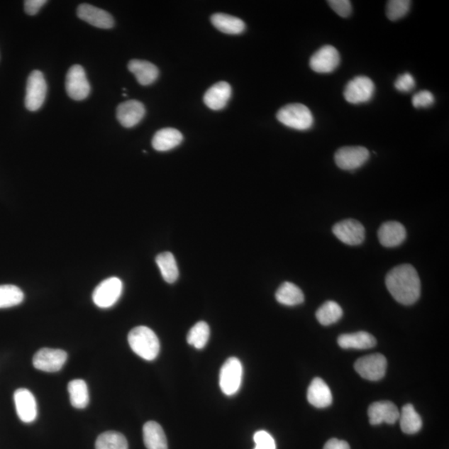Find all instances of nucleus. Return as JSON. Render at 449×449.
Wrapping results in <instances>:
<instances>
[{"mask_svg":"<svg viewBox=\"0 0 449 449\" xmlns=\"http://www.w3.org/2000/svg\"><path fill=\"white\" fill-rule=\"evenodd\" d=\"M23 299L24 294L21 288L13 284L0 286V309L21 305Z\"/></svg>","mask_w":449,"mask_h":449,"instance_id":"32","label":"nucleus"},{"mask_svg":"<svg viewBox=\"0 0 449 449\" xmlns=\"http://www.w3.org/2000/svg\"><path fill=\"white\" fill-rule=\"evenodd\" d=\"M254 442L255 443L254 449H277L275 439L267 431H260L255 433Z\"/></svg>","mask_w":449,"mask_h":449,"instance_id":"35","label":"nucleus"},{"mask_svg":"<svg viewBox=\"0 0 449 449\" xmlns=\"http://www.w3.org/2000/svg\"><path fill=\"white\" fill-rule=\"evenodd\" d=\"M399 419L402 431L406 434L417 433L423 426L422 418L412 404L404 405Z\"/></svg>","mask_w":449,"mask_h":449,"instance_id":"27","label":"nucleus"},{"mask_svg":"<svg viewBox=\"0 0 449 449\" xmlns=\"http://www.w3.org/2000/svg\"><path fill=\"white\" fill-rule=\"evenodd\" d=\"M96 449H128L126 438L122 433L108 431L100 434L95 443Z\"/></svg>","mask_w":449,"mask_h":449,"instance_id":"31","label":"nucleus"},{"mask_svg":"<svg viewBox=\"0 0 449 449\" xmlns=\"http://www.w3.org/2000/svg\"><path fill=\"white\" fill-rule=\"evenodd\" d=\"M210 338V327L209 323L200 321L196 323L188 333L187 340L188 344L194 346L196 349L201 350L206 345Z\"/></svg>","mask_w":449,"mask_h":449,"instance_id":"33","label":"nucleus"},{"mask_svg":"<svg viewBox=\"0 0 449 449\" xmlns=\"http://www.w3.org/2000/svg\"><path fill=\"white\" fill-rule=\"evenodd\" d=\"M67 359V355L64 350L43 348L33 356V365L38 370L55 373L64 367Z\"/></svg>","mask_w":449,"mask_h":449,"instance_id":"11","label":"nucleus"},{"mask_svg":"<svg viewBox=\"0 0 449 449\" xmlns=\"http://www.w3.org/2000/svg\"><path fill=\"white\" fill-rule=\"evenodd\" d=\"M77 13H78V16L82 21L96 28L109 30L114 26V19L109 13L104 11V9L91 6V4H80Z\"/></svg>","mask_w":449,"mask_h":449,"instance_id":"15","label":"nucleus"},{"mask_svg":"<svg viewBox=\"0 0 449 449\" xmlns=\"http://www.w3.org/2000/svg\"><path fill=\"white\" fill-rule=\"evenodd\" d=\"M317 321L322 326H331L339 321L343 316V310L339 304L335 301H329L323 303V305L318 309L316 314Z\"/></svg>","mask_w":449,"mask_h":449,"instance_id":"30","label":"nucleus"},{"mask_svg":"<svg viewBox=\"0 0 449 449\" xmlns=\"http://www.w3.org/2000/svg\"><path fill=\"white\" fill-rule=\"evenodd\" d=\"M183 140L182 134L172 128L159 130L153 138L152 144L158 152H167L179 146Z\"/></svg>","mask_w":449,"mask_h":449,"instance_id":"22","label":"nucleus"},{"mask_svg":"<svg viewBox=\"0 0 449 449\" xmlns=\"http://www.w3.org/2000/svg\"><path fill=\"white\" fill-rule=\"evenodd\" d=\"M394 87L396 89L402 92V93H409L415 87L414 77L409 72H405V74L398 77V79L395 81Z\"/></svg>","mask_w":449,"mask_h":449,"instance_id":"38","label":"nucleus"},{"mask_svg":"<svg viewBox=\"0 0 449 449\" xmlns=\"http://www.w3.org/2000/svg\"><path fill=\"white\" fill-rule=\"evenodd\" d=\"M123 284L118 277L104 279L96 287L93 293L95 305L101 309L112 307L122 296Z\"/></svg>","mask_w":449,"mask_h":449,"instance_id":"5","label":"nucleus"},{"mask_svg":"<svg viewBox=\"0 0 449 449\" xmlns=\"http://www.w3.org/2000/svg\"><path fill=\"white\" fill-rule=\"evenodd\" d=\"M128 340L134 353L145 360H155L160 352L157 335L147 326L134 328L129 332Z\"/></svg>","mask_w":449,"mask_h":449,"instance_id":"2","label":"nucleus"},{"mask_svg":"<svg viewBox=\"0 0 449 449\" xmlns=\"http://www.w3.org/2000/svg\"><path fill=\"white\" fill-rule=\"evenodd\" d=\"M333 233L341 243L349 245H360L365 238L364 226L353 219L338 222L333 228Z\"/></svg>","mask_w":449,"mask_h":449,"instance_id":"13","label":"nucleus"},{"mask_svg":"<svg viewBox=\"0 0 449 449\" xmlns=\"http://www.w3.org/2000/svg\"><path fill=\"white\" fill-rule=\"evenodd\" d=\"M406 230L398 221L385 222L378 231L379 240L385 248H392L401 245L406 239Z\"/></svg>","mask_w":449,"mask_h":449,"instance_id":"18","label":"nucleus"},{"mask_svg":"<svg viewBox=\"0 0 449 449\" xmlns=\"http://www.w3.org/2000/svg\"><path fill=\"white\" fill-rule=\"evenodd\" d=\"M340 62V56L336 48L326 45L311 56L310 66L318 74H331L339 67Z\"/></svg>","mask_w":449,"mask_h":449,"instance_id":"12","label":"nucleus"},{"mask_svg":"<svg viewBox=\"0 0 449 449\" xmlns=\"http://www.w3.org/2000/svg\"><path fill=\"white\" fill-rule=\"evenodd\" d=\"M276 299L282 305L294 306L301 305L305 301V296L296 284L284 282L277 289Z\"/></svg>","mask_w":449,"mask_h":449,"instance_id":"26","label":"nucleus"},{"mask_svg":"<svg viewBox=\"0 0 449 449\" xmlns=\"http://www.w3.org/2000/svg\"><path fill=\"white\" fill-rule=\"evenodd\" d=\"M47 2L46 0H26L24 1V11L28 16H35Z\"/></svg>","mask_w":449,"mask_h":449,"instance_id":"39","label":"nucleus"},{"mask_svg":"<svg viewBox=\"0 0 449 449\" xmlns=\"http://www.w3.org/2000/svg\"><path fill=\"white\" fill-rule=\"evenodd\" d=\"M355 370L362 378L378 381L384 377L387 360L381 354L364 356L355 362Z\"/></svg>","mask_w":449,"mask_h":449,"instance_id":"8","label":"nucleus"},{"mask_svg":"<svg viewBox=\"0 0 449 449\" xmlns=\"http://www.w3.org/2000/svg\"><path fill=\"white\" fill-rule=\"evenodd\" d=\"M143 441L148 449H167V440L160 424L149 421L143 426Z\"/></svg>","mask_w":449,"mask_h":449,"instance_id":"24","label":"nucleus"},{"mask_svg":"<svg viewBox=\"0 0 449 449\" xmlns=\"http://www.w3.org/2000/svg\"><path fill=\"white\" fill-rule=\"evenodd\" d=\"M146 110L137 100H129L121 104L117 109V118L124 128L136 126L144 118Z\"/></svg>","mask_w":449,"mask_h":449,"instance_id":"17","label":"nucleus"},{"mask_svg":"<svg viewBox=\"0 0 449 449\" xmlns=\"http://www.w3.org/2000/svg\"><path fill=\"white\" fill-rule=\"evenodd\" d=\"M243 367L240 361L231 357L222 365L220 371V388L226 395L233 396L238 392L243 381Z\"/></svg>","mask_w":449,"mask_h":449,"instance_id":"4","label":"nucleus"},{"mask_svg":"<svg viewBox=\"0 0 449 449\" xmlns=\"http://www.w3.org/2000/svg\"><path fill=\"white\" fill-rule=\"evenodd\" d=\"M323 449H350L349 443L337 438H331L326 443Z\"/></svg>","mask_w":449,"mask_h":449,"instance_id":"40","label":"nucleus"},{"mask_svg":"<svg viewBox=\"0 0 449 449\" xmlns=\"http://www.w3.org/2000/svg\"><path fill=\"white\" fill-rule=\"evenodd\" d=\"M412 104L414 108L424 109L429 108L434 104V96L428 90H423L414 94L412 99Z\"/></svg>","mask_w":449,"mask_h":449,"instance_id":"36","label":"nucleus"},{"mask_svg":"<svg viewBox=\"0 0 449 449\" xmlns=\"http://www.w3.org/2000/svg\"><path fill=\"white\" fill-rule=\"evenodd\" d=\"M411 2L409 0H390L386 14L391 21H397L409 13Z\"/></svg>","mask_w":449,"mask_h":449,"instance_id":"34","label":"nucleus"},{"mask_svg":"<svg viewBox=\"0 0 449 449\" xmlns=\"http://www.w3.org/2000/svg\"><path fill=\"white\" fill-rule=\"evenodd\" d=\"M66 91L72 99L82 101L88 98L90 84L87 79L84 67L74 65L70 67L66 77Z\"/></svg>","mask_w":449,"mask_h":449,"instance_id":"9","label":"nucleus"},{"mask_svg":"<svg viewBox=\"0 0 449 449\" xmlns=\"http://www.w3.org/2000/svg\"><path fill=\"white\" fill-rule=\"evenodd\" d=\"M277 118L284 126L299 131H306L314 124L311 111L301 104H291L278 111Z\"/></svg>","mask_w":449,"mask_h":449,"instance_id":"3","label":"nucleus"},{"mask_svg":"<svg viewBox=\"0 0 449 449\" xmlns=\"http://www.w3.org/2000/svg\"><path fill=\"white\" fill-rule=\"evenodd\" d=\"M338 344L343 349L367 350L376 345L375 338L365 331L344 334L338 338Z\"/></svg>","mask_w":449,"mask_h":449,"instance_id":"23","label":"nucleus"},{"mask_svg":"<svg viewBox=\"0 0 449 449\" xmlns=\"http://www.w3.org/2000/svg\"><path fill=\"white\" fill-rule=\"evenodd\" d=\"M128 67L129 71L136 77L138 83L141 85L152 84L158 78L159 70L152 62L133 60L129 62Z\"/></svg>","mask_w":449,"mask_h":449,"instance_id":"21","label":"nucleus"},{"mask_svg":"<svg viewBox=\"0 0 449 449\" xmlns=\"http://www.w3.org/2000/svg\"><path fill=\"white\" fill-rule=\"evenodd\" d=\"M211 21L217 30L226 35H240L245 28V24L240 18L229 14L215 13Z\"/></svg>","mask_w":449,"mask_h":449,"instance_id":"25","label":"nucleus"},{"mask_svg":"<svg viewBox=\"0 0 449 449\" xmlns=\"http://www.w3.org/2000/svg\"><path fill=\"white\" fill-rule=\"evenodd\" d=\"M368 415L372 426H379L383 423L394 424L399 420V411L392 402L380 401L370 405Z\"/></svg>","mask_w":449,"mask_h":449,"instance_id":"16","label":"nucleus"},{"mask_svg":"<svg viewBox=\"0 0 449 449\" xmlns=\"http://www.w3.org/2000/svg\"><path fill=\"white\" fill-rule=\"evenodd\" d=\"M231 87L226 82H219L206 92L204 103L211 110L223 109L231 96Z\"/></svg>","mask_w":449,"mask_h":449,"instance_id":"20","label":"nucleus"},{"mask_svg":"<svg viewBox=\"0 0 449 449\" xmlns=\"http://www.w3.org/2000/svg\"><path fill=\"white\" fill-rule=\"evenodd\" d=\"M47 94V84L42 72L33 71L27 81L26 96L24 103L28 110L35 112L45 103Z\"/></svg>","mask_w":449,"mask_h":449,"instance_id":"6","label":"nucleus"},{"mask_svg":"<svg viewBox=\"0 0 449 449\" xmlns=\"http://www.w3.org/2000/svg\"><path fill=\"white\" fill-rule=\"evenodd\" d=\"M385 283L391 296L402 305H413L420 296L421 283L417 270L411 265H400L391 270Z\"/></svg>","mask_w":449,"mask_h":449,"instance_id":"1","label":"nucleus"},{"mask_svg":"<svg viewBox=\"0 0 449 449\" xmlns=\"http://www.w3.org/2000/svg\"><path fill=\"white\" fill-rule=\"evenodd\" d=\"M156 262L164 279V281L169 284L177 282L179 277L177 260L171 253H163L159 254L156 258Z\"/></svg>","mask_w":449,"mask_h":449,"instance_id":"29","label":"nucleus"},{"mask_svg":"<svg viewBox=\"0 0 449 449\" xmlns=\"http://www.w3.org/2000/svg\"><path fill=\"white\" fill-rule=\"evenodd\" d=\"M307 399L314 407L318 409L329 407L333 401L329 386L321 378L314 379L308 388Z\"/></svg>","mask_w":449,"mask_h":449,"instance_id":"19","label":"nucleus"},{"mask_svg":"<svg viewBox=\"0 0 449 449\" xmlns=\"http://www.w3.org/2000/svg\"><path fill=\"white\" fill-rule=\"evenodd\" d=\"M369 158V150L364 147H345L336 153L335 162L342 170L355 171L365 165Z\"/></svg>","mask_w":449,"mask_h":449,"instance_id":"10","label":"nucleus"},{"mask_svg":"<svg viewBox=\"0 0 449 449\" xmlns=\"http://www.w3.org/2000/svg\"><path fill=\"white\" fill-rule=\"evenodd\" d=\"M70 395V402L76 409H83L89 403L88 385L83 379H74L67 386Z\"/></svg>","mask_w":449,"mask_h":449,"instance_id":"28","label":"nucleus"},{"mask_svg":"<svg viewBox=\"0 0 449 449\" xmlns=\"http://www.w3.org/2000/svg\"><path fill=\"white\" fill-rule=\"evenodd\" d=\"M328 4L342 18L349 17L352 13L351 2L349 0H330Z\"/></svg>","mask_w":449,"mask_h":449,"instance_id":"37","label":"nucleus"},{"mask_svg":"<svg viewBox=\"0 0 449 449\" xmlns=\"http://www.w3.org/2000/svg\"><path fill=\"white\" fill-rule=\"evenodd\" d=\"M18 416L22 422L31 423L38 416V406L35 396L30 390L19 389L13 395Z\"/></svg>","mask_w":449,"mask_h":449,"instance_id":"14","label":"nucleus"},{"mask_svg":"<svg viewBox=\"0 0 449 449\" xmlns=\"http://www.w3.org/2000/svg\"><path fill=\"white\" fill-rule=\"evenodd\" d=\"M375 87L368 77L358 76L348 83L344 96L348 103L361 104L370 102L373 99Z\"/></svg>","mask_w":449,"mask_h":449,"instance_id":"7","label":"nucleus"}]
</instances>
